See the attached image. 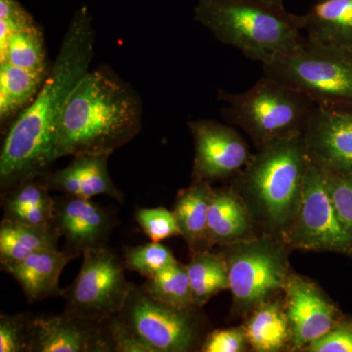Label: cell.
Masks as SVG:
<instances>
[{
    "mask_svg": "<svg viewBox=\"0 0 352 352\" xmlns=\"http://www.w3.org/2000/svg\"><path fill=\"white\" fill-rule=\"evenodd\" d=\"M76 258L58 250H44L2 268L19 283L30 303L62 296L59 280L65 266Z\"/></svg>",
    "mask_w": 352,
    "mask_h": 352,
    "instance_id": "17",
    "label": "cell"
},
{
    "mask_svg": "<svg viewBox=\"0 0 352 352\" xmlns=\"http://www.w3.org/2000/svg\"><path fill=\"white\" fill-rule=\"evenodd\" d=\"M292 328V351H305L344 316L340 307L309 278L289 273L283 289Z\"/></svg>",
    "mask_w": 352,
    "mask_h": 352,
    "instance_id": "12",
    "label": "cell"
},
{
    "mask_svg": "<svg viewBox=\"0 0 352 352\" xmlns=\"http://www.w3.org/2000/svg\"><path fill=\"white\" fill-rule=\"evenodd\" d=\"M143 102L108 65L88 71L72 92L58 126L55 161L113 154L142 129Z\"/></svg>",
    "mask_w": 352,
    "mask_h": 352,
    "instance_id": "2",
    "label": "cell"
},
{
    "mask_svg": "<svg viewBox=\"0 0 352 352\" xmlns=\"http://www.w3.org/2000/svg\"><path fill=\"white\" fill-rule=\"evenodd\" d=\"M55 200L44 201L39 205L17 210L12 214L3 215V219L27 226H43L53 223Z\"/></svg>",
    "mask_w": 352,
    "mask_h": 352,
    "instance_id": "36",
    "label": "cell"
},
{
    "mask_svg": "<svg viewBox=\"0 0 352 352\" xmlns=\"http://www.w3.org/2000/svg\"><path fill=\"white\" fill-rule=\"evenodd\" d=\"M50 188L39 178L27 180L2 193L4 215L52 200Z\"/></svg>",
    "mask_w": 352,
    "mask_h": 352,
    "instance_id": "30",
    "label": "cell"
},
{
    "mask_svg": "<svg viewBox=\"0 0 352 352\" xmlns=\"http://www.w3.org/2000/svg\"><path fill=\"white\" fill-rule=\"evenodd\" d=\"M108 154H80L74 156L62 170H48L39 179L50 191H59L66 195L91 200L95 196L112 197L119 201L124 195L111 179L108 170Z\"/></svg>",
    "mask_w": 352,
    "mask_h": 352,
    "instance_id": "16",
    "label": "cell"
},
{
    "mask_svg": "<svg viewBox=\"0 0 352 352\" xmlns=\"http://www.w3.org/2000/svg\"><path fill=\"white\" fill-rule=\"evenodd\" d=\"M195 309L157 302L142 287L132 284L120 315L154 352H185L192 351L200 337Z\"/></svg>",
    "mask_w": 352,
    "mask_h": 352,
    "instance_id": "10",
    "label": "cell"
},
{
    "mask_svg": "<svg viewBox=\"0 0 352 352\" xmlns=\"http://www.w3.org/2000/svg\"><path fill=\"white\" fill-rule=\"evenodd\" d=\"M194 17L220 43L261 65L293 52L307 38L302 15L288 12L281 0H199Z\"/></svg>",
    "mask_w": 352,
    "mask_h": 352,
    "instance_id": "3",
    "label": "cell"
},
{
    "mask_svg": "<svg viewBox=\"0 0 352 352\" xmlns=\"http://www.w3.org/2000/svg\"><path fill=\"white\" fill-rule=\"evenodd\" d=\"M58 200L53 224L66 241L67 254L78 256L87 250L106 247L115 226L106 208L78 197L66 195Z\"/></svg>",
    "mask_w": 352,
    "mask_h": 352,
    "instance_id": "14",
    "label": "cell"
},
{
    "mask_svg": "<svg viewBox=\"0 0 352 352\" xmlns=\"http://www.w3.org/2000/svg\"><path fill=\"white\" fill-rule=\"evenodd\" d=\"M110 351L113 352H154L119 314L102 322Z\"/></svg>",
    "mask_w": 352,
    "mask_h": 352,
    "instance_id": "31",
    "label": "cell"
},
{
    "mask_svg": "<svg viewBox=\"0 0 352 352\" xmlns=\"http://www.w3.org/2000/svg\"><path fill=\"white\" fill-rule=\"evenodd\" d=\"M302 29L315 43L352 50V0H317L302 15Z\"/></svg>",
    "mask_w": 352,
    "mask_h": 352,
    "instance_id": "21",
    "label": "cell"
},
{
    "mask_svg": "<svg viewBox=\"0 0 352 352\" xmlns=\"http://www.w3.org/2000/svg\"><path fill=\"white\" fill-rule=\"evenodd\" d=\"M75 281L63 289L65 312L82 320L101 323L119 314L131 289L126 265L107 248L87 250Z\"/></svg>",
    "mask_w": 352,
    "mask_h": 352,
    "instance_id": "8",
    "label": "cell"
},
{
    "mask_svg": "<svg viewBox=\"0 0 352 352\" xmlns=\"http://www.w3.org/2000/svg\"><path fill=\"white\" fill-rule=\"evenodd\" d=\"M223 247L234 317L248 316L261 303L283 294L292 270L289 248L279 238L266 234Z\"/></svg>",
    "mask_w": 352,
    "mask_h": 352,
    "instance_id": "7",
    "label": "cell"
},
{
    "mask_svg": "<svg viewBox=\"0 0 352 352\" xmlns=\"http://www.w3.org/2000/svg\"><path fill=\"white\" fill-rule=\"evenodd\" d=\"M3 61L38 73H48L45 39L38 23L9 36L6 46L0 50V62Z\"/></svg>",
    "mask_w": 352,
    "mask_h": 352,
    "instance_id": "25",
    "label": "cell"
},
{
    "mask_svg": "<svg viewBox=\"0 0 352 352\" xmlns=\"http://www.w3.org/2000/svg\"><path fill=\"white\" fill-rule=\"evenodd\" d=\"M249 349L244 326L212 331L201 346L203 352H243Z\"/></svg>",
    "mask_w": 352,
    "mask_h": 352,
    "instance_id": "34",
    "label": "cell"
},
{
    "mask_svg": "<svg viewBox=\"0 0 352 352\" xmlns=\"http://www.w3.org/2000/svg\"><path fill=\"white\" fill-rule=\"evenodd\" d=\"M263 75L307 95L317 107L352 111V50L307 38L296 50L263 65Z\"/></svg>",
    "mask_w": 352,
    "mask_h": 352,
    "instance_id": "6",
    "label": "cell"
},
{
    "mask_svg": "<svg viewBox=\"0 0 352 352\" xmlns=\"http://www.w3.org/2000/svg\"><path fill=\"white\" fill-rule=\"evenodd\" d=\"M308 352H352V317L344 315L328 333L312 342Z\"/></svg>",
    "mask_w": 352,
    "mask_h": 352,
    "instance_id": "35",
    "label": "cell"
},
{
    "mask_svg": "<svg viewBox=\"0 0 352 352\" xmlns=\"http://www.w3.org/2000/svg\"><path fill=\"white\" fill-rule=\"evenodd\" d=\"M48 74V73H47ZM47 74L0 62V124L2 131L34 101Z\"/></svg>",
    "mask_w": 352,
    "mask_h": 352,
    "instance_id": "22",
    "label": "cell"
},
{
    "mask_svg": "<svg viewBox=\"0 0 352 352\" xmlns=\"http://www.w3.org/2000/svg\"><path fill=\"white\" fill-rule=\"evenodd\" d=\"M309 157L303 135L264 145L234 177L233 188L254 217L279 238L295 219Z\"/></svg>",
    "mask_w": 352,
    "mask_h": 352,
    "instance_id": "4",
    "label": "cell"
},
{
    "mask_svg": "<svg viewBox=\"0 0 352 352\" xmlns=\"http://www.w3.org/2000/svg\"><path fill=\"white\" fill-rule=\"evenodd\" d=\"M217 96L226 103L220 110L223 120L244 131L258 149L273 141L303 135L317 109L302 92L265 75L245 91L219 89Z\"/></svg>",
    "mask_w": 352,
    "mask_h": 352,
    "instance_id": "5",
    "label": "cell"
},
{
    "mask_svg": "<svg viewBox=\"0 0 352 352\" xmlns=\"http://www.w3.org/2000/svg\"><path fill=\"white\" fill-rule=\"evenodd\" d=\"M254 217L232 186L212 188L208 230L212 245H226L251 238Z\"/></svg>",
    "mask_w": 352,
    "mask_h": 352,
    "instance_id": "18",
    "label": "cell"
},
{
    "mask_svg": "<svg viewBox=\"0 0 352 352\" xmlns=\"http://www.w3.org/2000/svg\"><path fill=\"white\" fill-rule=\"evenodd\" d=\"M101 323L64 314L34 317L30 352H110Z\"/></svg>",
    "mask_w": 352,
    "mask_h": 352,
    "instance_id": "15",
    "label": "cell"
},
{
    "mask_svg": "<svg viewBox=\"0 0 352 352\" xmlns=\"http://www.w3.org/2000/svg\"><path fill=\"white\" fill-rule=\"evenodd\" d=\"M323 173L333 207L352 236V175Z\"/></svg>",
    "mask_w": 352,
    "mask_h": 352,
    "instance_id": "32",
    "label": "cell"
},
{
    "mask_svg": "<svg viewBox=\"0 0 352 352\" xmlns=\"http://www.w3.org/2000/svg\"><path fill=\"white\" fill-rule=\"evenodd\" d=\"M212 192L210 183L193 180L188 188L182 190L176 198L173 212L180 234L192 254L210 251L212 245L208 230V206Z\"/></svg>",
    "mask_w": 352,
    "mask_h": 352,
    "instance_id": "20",
    "label": "cell"
},
{
    "mask_svg": "<svg viewBox=\"0 0 352 352\" xmlns=\"http://www.w3.org/2000/svg\"><path fill=\"white\" fill-rule=\"evenodd\" d=\"M303 138L308 157L322 170L352 175V111L317 107Z\"/></svg>",
    "mask_w": 352,
    "mask_h": 352,
    "instance_id": "13",
    "label": "cell"
},
{
    "mask_svg": "<svg viewBox=\"0 0 352 352\" xmlns=\"http://www.w3.org/2000/svg\"><path fill=\"white\" fill-rule=\"evenodd\" d=\"M124 263L127 270L138 272L141 276L151 278L162 270L179 263L173 252L162 242L126 248Z\"/></svg>",
    "mask_w": 352,
    "mask_h": 352,
    "instance_id": "27",
    "label": "cell"
},
{
    "mask_svg": "<svg viewBox=\"0 0 352 352\" xmlns=\"http://www.w3.org/2000/svg\"><path fill=\"white\" fill-rule=\"evenodd\" d=\"M280 240L292 249L337 252L352 258L351 234L333 207L323 170L310 160L300 207Z\"/></svg>",
    "mask_w": 352,
    "mask_h": 352,
    "instance_id": "9",
    "label": "cell"
},
{
    "mask_svg": "<svg viewBox=\"0 0 352 352\" xmlns=\"http://www.w3.org/2000/svg\"><path fill=\"white\" fill-rule=\"evenodd\" d=\"M250 349L256 352L291 351L292 328L284 298L261 303L248 315L244 325Z\"/></svg>",
    "mask_w": 352,
    "mask_h": 352,
    "instance_id": "19",
    "label": "cell"
},
{
    "mask_svg": "<svg viewBox=\"0 0 352 352\" xmlns=\"http://www.w3.org/2000/svg\"><path fill=\"white\" fill-rule=\"evenodd\" d=\"M36 23L18 0H0V50L6 46L13 32Z\"/></svg>",
    "mask_w": 352,
    "mask_h": 352,
    "instance_id": "33",
    "label": "cell"
},
{
    "mask_svg": "<svg viewBox=\"0 0 352 352\" xmlns=\"http://www.w3.org/2000/svg\"><path fill=\"white\" fill-rule=\"evenodd\" d=\"M135 219L152 242H163L182 236L175 214L168 208H139L135 212Z\"/></svg>",
    "mask_w": 352,
    "mask_h": 352,
    "instance_id": "28",
    "label": "cell"
},
{
    "mask_svg": "<svg viewBox=\"0 0 352 352\" xmlns=\"http://www.w3.org/2000/svg\"><path fill=\"white\" fill-rule=\"evenodd\" d=\"M281 1H283V0H281Z\"/></svg>",
    "mask_w": 352,
    "mask_h": 352,
    "instance_id": "37",
    "label": "cell"
},
{
    "mask_svg": "<svg viewBox=\"0 0 352 352\" xmlns=\"http://www.w3.org/2000/svg\"><path fill=\"white\" fill-rule=\"evenodd\" d=\"M95 30L87 7L74 14L38 96L6 131L0 152L1 193L47 173L58 126L72 92L89 71Z\"/></svg>",
    "mask_w": 352,
    "mask_h": 352,
    "instance_id": "1",
    "label": "cell"
},
{
    "mask_svg": "<svg viewBox=\"0 0 352 352\" xmlns=\"http://www.w3.org/2000/svg\"><path fill=\"white\" fill-rule=\"evenodd\" d=\"M195 305L203 307L220 292L229 289L228 270L223 254L197 252L186 265Z\"/></svg>",
    "mask_w": 352,
    "mask_h": 352,
    "instance_id": "24",
    "label": "cell"
},
{
    "mask_svg": "<svg viewBox=\"0 0 352 352\" xmlns=\"http://www.w3.org/2000/svg\"><path fill=\"white\" fill-rule=\"evenodd\" d=\"M143 289L153 300L180 310L199 308L195 305L186 265L178 263L147 278Z\"/></svg>",
    "mask_w": 352,
    "mask_h": 352,
    "instance_id": "26",
    "label": "cell"
},
{
    "mask_svg": "<svg viewBox=\"0 0 352 352\" xmlns=\"http://www.w3.org/2000/svg\"><path fill=\"white\" fill-rule=\"evenodd\" d=\"M59 231L54 224L34 226L3 219L0 224L1 268L44 250H58Z\"/></svg>",
    "mask_w": 352,
    "mask_h": 352,
    "instance_id": "23",
    "label": "cell"
},
{
    "mask_svg": "<svg viewBox=\"0 0 352 352\" xmlns=\"http://www.w3.org/2000/svg\"><path fill=\"white\" fill-rule=\"evenodd\" d=\"M32 320V318L25 314H1L0 352H30Z\"/></svg>",
    "mask_w": 352,
    "mask_h": 352,
    "instance_id": "29",
    "label": "cell"
},
{
    "mask_svg": "<svg viewBox=\"0 0 352 352\" xmlns=\"http://www.w3.org/2000/svg\"><path fill=\"white\" fill-rule=\"evenodd\" d=\"M188 129L195 145L193 180L236 177L252 159L247 141L231 124L201 119L190 120Z\"/></svg>",
    "mask_w": 352,
    "mask_h": 352,
    "instance_id": "11",
    "label": "cell"
}]
</instances>
